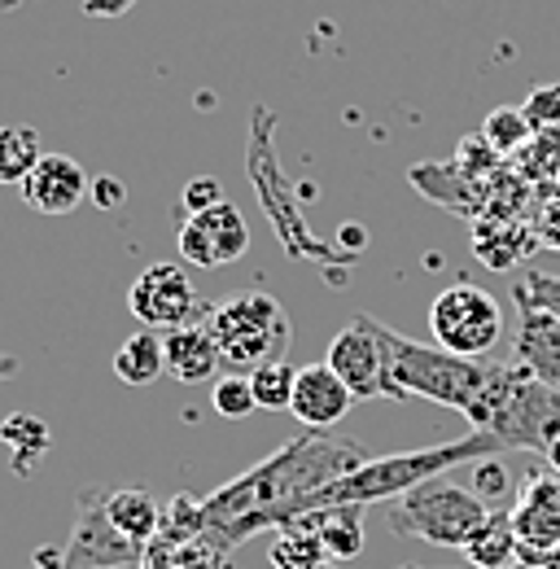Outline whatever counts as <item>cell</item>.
<instances>
[{"label": "cell", "instance_id": "obj_37", "mask_svg": "<svg viewBox=\"0 0 560 569\" xmlns=\"http://www.w3.org/2000/svg\"><path fill=\"white\" fill-rule=\"evenodd\" d=\"M13 372H18V359L0 356V381H4V377H13Z\"/></svg>", "mask_w": 560, "mask_h": 569}, {"label": "cell", "instance_id": "obj_29", "mask_svg": "<svg viewBox=\"0 0 560 569\" xmlns=\"http://www.w3.org/2000/svg\"><path fill=\"white\" fill-rule=\"evenodd\" d=\"M521 110H526V119L534 123V132H552V128H560V83L534 88L530 101H526Z\"/></svg>", "mask_w": 560, "mask_h": 569}, {"label": "cell", "instance_id": "obj_30", "mask_svg": "<svg viewBox=\"0 0 560 569\" xmlns=\"http://www.w3.org/2000/svg\"><path fill=\"white\" fill-rule=\"evenodd\" d=\"M228 198H223V184L214 180V176H198V180H189L184 189H180V211L184 214H207L214 207H223Z\"/></svg>", "mask_w": 560, "mask_h": 569}, {"label": "cell", "instance_id": "obj_31", "mask_svg": "<svg viewBox=\"0 0 560 569\" xmlns=\"http://www.w3.org/2000/svg\"><path fill=\"white\" fill-rule=\"evenodd\" d=\"M88 198H92L101 211H114V207H123L128 189H123V180H114V176H97L92 189H88Z\"/></svg>", "mask_w": 560, "mask_h": 569}, {"label": "cell", "instance_id": "obj_21", "mask_svg": "<svg viewBox=\"0 0 560 569\" xmlns=\"http://www.w3.org/2000/svg\"><path fill=\"white\" fill-rule=\"evenodd\" d=\"M110 368H114V377L119 381H128V386H149V381H158L162 372H167V351H162V333H153V329H140L132 333L114 359H110Z\"/></svg>", "mask_w": 560, "mask_h": 569}, {"label": "cell", "instance_id": "obj_17", "mask_svg": "<svg viewBox=\"0 0 560 569\" xmlns=\"http://www.w3.org/2000/svg\"><path fill=\"white\" fill-rule=\"evenodd\" d=\"M162 351H167V377H176L184 386H202V381H210L219 372V363H223L214 338H210L207 320L162 333Z\"/></svg>", "mask_w": 560, "mask_h": 569}, {"label": "cell", "instance_id": "obj_7", "mask_svg": "<svg viewBox=\"0 0 560 569\" xmlns=\"http://www.w3.org/2000/svg\"><path fill=\"white\" fill-rule=\"evenodd\" d=\"M429 333L451 356L482 359L499 347L503 333V307L482 284L456 281L429 302Z\"/></svg>", "mask_w": 560, "mask_h": 569}, {"label": "cell", "instance_id": "obj_34", "mask_svg": "<svg viewBox=\"0 0 560 569\" xmlns=\"http://www.w3.org/2000/svg\"><path fill=\"white\" fill-rule=\"evenodd\" d=\"M31 569H67L62 566V548H58V552H53V548L36 552V557H31Z\"/></svg>", "mask_w": 560, "mask_h": 569}, {"label": "cell", "instance_id": "obj_40", "mask_svg": "<svg viewBox=\"0 0 560 569\" xmlns=\"http://www.w3.org/2000/svg\"><path fill=\"white\" fill-rule=\"evenodd\" d=\"M399 569H420V566H399ZM460 569H469V566H460Z\"/></svg>", "mask_w": 560, "mask_h": 569}, {"label": "cell", "instance_id": "obj_24", "mask_svg": "<svg viewBox=\"0 0 560 569\" xmlns=\"http://www.w3.org/2000/svg\"><path fill=\"white\" fill-rule=\"evenodd\" d=\"M0 442L13 451L18 473H27L31 460L49 451V426H44L36 412H13L9 421H0Z\"/></svg>", "mask_w": 560, "mask_h": 569}, {"label": "cell", "instance_id": "obj_2", "mask_svg": "<svg viewBox=\"0 0 560 569\" xmlns=\"http://www.w3.org/2000/svg\"><path fill=\"white\" fill-rule=\"evenodd\" d=\"M503 447L490 438V433H469V438H456V442H438V447H420V451H399V456H372L363 460L359 469H350L347 478L329 482L324 491L307 496L298 503L293 517L302 512H316V508H342V503H354V508H368L377 499H399L408 496L412 487L429 482V478H442L451 473L456 465H469V460H494ZM289 517V521H293ZM284 521V526H289Z\"/></svg>", "mask_w": 560, "mask_h": 569}, {"label": "cell", "instance_id": "obj_35", "mask_svg": "<svg viewBox=\"0 0 560 569\" xmlns=\"http://www.w3.org/2000/svg\"><path fill=\"white\" fill-rule=\"evenodd\" d=\"M128 4H132V0H88V13H110V9L119 13V9H128Z\"/></svg>", "mask_w": 560, "mask_h": 569}, {"label": "cell", "instance_id": "obj_5", "mask_svg": "<svg viewBox=\"0 0 560 569\" xmlns=\"http://www.w3.org/2000/svg\"><path fill=\"white\" fill-rule=\"evenodd\" d=\"M207 329L228 368H263L284 359L293 342V325L272 293L263 289H232L207 311Z\"/></svg>", "mask_w": 560, "mask_h": 569}, {"label": "cell", "instance_id": "obj_32", "mask_svg": "<svg viewBox=\"0 0 560 569\" xmlns=\"http://www.w3.org/2000/svg\"><path fill=\"white\" fill-rule=\"evenodd\" d=\"M534 237L539 246H560V202H548L534 219Z\"/></svg>", "mask_w": 560, "mask_h": 569}, {"label": "cell", "instance_id": "obj_4", "mask_svg": "<svg viewBox=\"0 0 560 569\" xmlns=\"http://www.w3.org/2000/svg\"><path fill=\"white\" fill-rule=\"evenodd\" d=\"M372 333L381 342L386 381H390L394 403L399 399H429V403H442L451 412H469L473 399L482 395L490 377V363H482V359L451 356L442 347H420L381 320H372Z\"/></svg>", "mask_w": 560, "mask_h": 569}, {"label": "cell", "instance_id": "obj_20", "mask_svg": "<svg viewBox=\"0 0 560 569\" xmlns=\"http://www.w3.org/2000/svg\"><path fill=\"white\" fill-rule=\"evenodd\" d=\"M106 517L114 521L119 535H128L140 548H149L158 539V530H162V503L149 496V491H137V487L106 491Z\"/></svg>", "mask_w": 560, "mask_h": 569}, {"label": "cell", "instance_id": "obj_15", "mask_svg": "<svg viewBox=\"0 0 560 569\" xmlns=\"http://www.w3.org/2000/svg\"><path fill=\"white\" fill-rule=\"evenodd\" d=\"M350 403H354V395H350L347 381H342L329 363H307V368H298L289 412L307 429H333L350 412Z\"/></svg>", "mask_w": 560, "mask_h": 569}, {"label": "cell", "instance_id": "obj_36", "mask_svg": "<svg viewBox=\"0 0 560 569\" xmlns=\"http://www.w3.org/2000/svg\"><path fill=\"white\" fill-rule=\"evenodd\" d=\"M543 460H548V469H552V473H560V438L548 447V456H543Z\"/></svg>", "mask_w": 560, "mask_h": 569}, {"label": "cell", "instance_id": "obj_8", "mask_svg": "<svg viewBox=\"0 0 560 569\" xmlns=\"http://www.w3.org/2000/svg\"><path fill=\"white\" fill-rule=\"evenodd\" d=\"M128 311L140 320V329L171 333V329L207 320L210 307L202 302V293L193 289V281L184 277L180 263H149L132 281V289H128Z\"/></svg>", "mask_w": 560, "mask_h": 569}, {"label": "cell", "instance_id": "obj_18", "mask_svg": "<svg viewBox=\"0 0 560 569\" xmlns=\"http://www.w3.org/2000/svg\"><path fill=\"white\" fill-rule=\"evenodd\" d=\"M539 246V237L526 228V223H517V219H478L473 223V254L494 268V272H503V268H517V263H526V254Z\"/></svg>", "mask_w": 560, "mask_h": 569}, {"label": "cell", "instance_id": "obj_11", "mask_svg": "<svg viewBox=\"0 0 560 569\" xmlns=\"http://www.w3.org/2000/svg\"><path fill=\"white\" fill-rule=\"evenodd\" d=\"M324 363L347 381L354 399H390V381H386V359H381V342L372 333V316H354L347 329L329 342Z\"/></svg>", "mask_w": 560, "mask_h": 569}, {"label": "cell", "instance_id": "obj_22", "mask_svg": "<svg viewBox=\"0 0 560 569\" xmlns=\"http://www.w3.org/2000/svg\"><path fill=\"white\" fill-rule=\"evenodd\" d=\"M534 137H539V132H534V123L526 119L521 106H499V110H490L487 123H482V141H487L499 158H512V153L530 149Z\"/></svg>", "mask_w": 560, "mask_h": 569}, {"label": "cell", "instance_id": "obj_38", "mask_svg": "<svg viewBox=\"0 0 560 569\" xmlns=\"http://www.w3.org/2000/svg\"><path fill=\"white\" fill-rule=\"evenodd\" d=\"M320 569H338V561H324V566H320Z\"/></svg>", "mask_w": 560, "mask_h": 569}, {"label": "cell", "instance_id": "obj_39", "mask_svg": "<svg viewBox=\"0 0 560 569\" xmlns=\"http://www.w3.org/2000/svg\"><path fill=\"white\" fill-rule=\"evenodd\" d=\"M9 4H18V0H0V9H9Z\"/></svg>", "mask_w": 560, "mask_h": 569}, {"label": "cell", "instance_id": "obj_16", "mask_svg": "<svg viewBox=\"0 0 560 569\" xmlns=\"http://www.w3.org/2000/svg\"><path fill=\"white\" fill-rule=\"evenodd\" d=\"M363 512L368 508H354V503H342V508H316V512H302L293 517L289 526L280 530H307L324 543L329 561H354L363 557Z\"/></svg>", "mask_w": 560, "mask_h": 569}, {"label": "cell", "instance_id": "obj_26", "mask_svg": "<svg viewBox=\"0 0 560 569\" xmlns=\"http://www.w3.org/2000/svg\"><path fill=\"white\" fill-rule=\"evenodd\" d=\"M293 381H298V372H293L284 359L254 368V372H250L254 403H259L263 412H289V403H293Z\"/></svg>", "mask_w": 560, "mask_h": 569}, {"label": "cell", "instance_id": "obj_6", "mask_svg": "<svg viewBox=\"0 0 560 569\" xmlns=\"http://www.w3.org/2000/svg\"><path fill=\"white\" fill-rule=\"evenodd\" d=\"M487 517V499L473 487H460L456 478L442 473V478H429V482L412 487L408 496L394 499L390 530L403 539H424L433 548H464Z\"/></svg>", "mask_w": 560, "mask_h": 569}, {"label": "cell", "instance_id": "obj_25", "mask_svg": "<svg viewBox=\"0 0 560 569\" xmlns=\"http://www.w3.org/2000/svg\"><path fill=\"white\" fill-rule=\"evenodd\" d=\"M268 561L277 569H320L329 561L324 543L307 530H277L272 548H268Z\"/></svg>", "mask_w": 560, "mask_h": 569}, {"label": "cell", "instance_id": "obj_10", "mask_svg": "<svg viewBox=\"0 0 560 569\" xmlns=\"http://www.w3.org/2000/svg\"><path fill=\"white\" fill-rule=\"evenodd\" d=\"M176 241H180L184 263L207 268L210 272V268L237 263V259L250 250V223H246V214L237 211L232 202H223V207H214V211H207V214H189V219L180 223Z\"/></svg>", "mask_w": 560, "mask_h": 569}, {"label": "cell", "instance_id": "obj_14", "mask_svg": "<svg viewBox=\"0 0 560 569\" xmlns=\"http://www.w3.org/2000/svg\"><path fill=\"white\" fill-rule=\"evenodd\" d=\"M92 180L83 176L79 158L70 153H44L36 162V171L22 180V202L40 214H70L79 211V202L88 198Z\"/></svg>", "mask_w": 560, "mask_h": 569}, {"label": "cell", "instance_id": "obj_28", "mask_svg": "<svg viewBox=\"0 0 560 569\" xmlns=\"http://www.w3.org/2000/svg\"><path fill=\"white\" fill-rule=\"evenodd\" d=\"M512 293L526 298V302H534V307H543V311H552V316L560 320V277H552V272L530 268L526 277L512 281Z\"/></svg>", "mask_w": 560, "mask_h": 569}, {"label": "cell", "instance_id": "obj_1", "mask_svg": "<svg viewBox=\"0 0 560 569\" xmlns=\"http://www.w3.org/2000/svg\"><path fill=\"white\" fill-rule=\"evenodd\" d=\"M363 460H372V456L359 438H342L333 429L298 433L293 442L277 447L268 460H259L254 469H246L241 478L223 482L219 491H210L202 499V512H207L202 543L214 552H232L259 530L277 535L298 512L302 499L324 491L338 478H347Z\"/></svg>", "mask_w": 560, "mask_h": 569}, {"label": "cell", "instance_id": "obj_9", "mask_svg": "<svg viewBox=\"0 0 560 569\" xmlns=\"http://www.w3.org/2000/svg\"><path fill=\"white\" fill-rule=\"evenodd\" d=\"M67 569H144V548L114 530L106 517V491H83L74 503V526L62 548Z\"/></svg>", "mask_w": 560, "mask_h": 569}, {"label": "cell", "instance_id": "obj_41", "mask_svg": "<svg viewBox=\"0 0 560 569\" xmlns=\"http://www.w3.org/2000/svg\"><path fill=\"white\" fill-rule=\"evenodd\" d=\"M512 569H530V566H521V561H517V566H512Z\"/></svg>", "mask_w": 560, "mask_h": 569}, {"label": "cell", "instance_id": "obj_27", "mask_svg": "<svg viewBox=\"0 0 560 569\" xmlns=\"http://www.w3.org/2000/svg\"><path fill=\"white\" fill-rule=\"evenodd\" d=\"M210 408L228 421H246L259 403H254V386H250V372H223L214 377L210 386Z\"/></svg>", "mask_w": 560, "mask_h": 569}, {"label": "cell", "instance_id": "obj_13", "mask_svg": "<svg viewBox=\"0 0 560 569\" xmlns=\"http://www.w3.org/2000/svg\"><path fill=\"white\" fill-rule=\"evenodd\" d=\"M517 307V333H512V363L530 368L543 386H552L560 395V320L552 311L508 293Z\"/></svg>", "mask_w": 560, "mask_h": 569}, {"label": "cell", "instance_id": "obj_23", "mask_svg": "<svg viewBox=\"0 0 560 569\" xmlns=\"http://www.w3.org/2000/svg\"><path fill=\"white\" fill-rule=\"evenodd\" d=\"M44 158L36 128H0V184H22Z\"/></svg>", "mask_w": 560, "mask_h": 569}, {"label": "cell", "instance_id": "obj_12", "mask_svg": "<svg viewBox=\"0 0 560 569\" xmlns=\"http://www.w3.org/2000/svg\"><path fill=\"white\" fill-rule=\"evenodd\" d=\"M508 512H512V526H517V539H521L517 561L560 548V473L530 469L521 491H517V503Z\"/></svg>", "mask_w": 560, "mask_h": 569}, {"label": "cell", "instance_id": "obj_33", "mask_svg": "<svg viewBox=\"0 0 560 569\" xmlns=\"http://www.w3.org/2000/svg\"><path fill=\"white\" fill-rule=\"evenodd\" d=\"M478 487H482V491H503V487H508V469H503L499 460H478ZM482 491H478V496H482Z\"/></svg>", "mask_w": 560, "mask_h": 569}, {"label": "cell", "instance_id": "obj_19", "mask_svg": "<svg viewBox=\"0 0 560 569\" xmlns=\"http://www.w3.org/2000/svg\"><path fill=\"white\" fill-rule=\"evenodd\" d=\"M469 557V569H512L521 557V539L508 508H490V517L478 526V535L460 548Z\"/></svg>", "mask_w": 560, "mask_h": 569}, {"label": "cell", "instance_id": "obj_3", "mask_svg": "<svg viewBox=\"0 0 560 569\" xmlns=\"http://www.w3.org/2000/svg\"><path fill=\"white\" fill-rule=\"evenodd\" d=\"M464 421L478 433H490L503 451L548 456V447L560 438V395L521 363H490L487 386Z\"/></svg>", "mask_w": 560, "mask_h": 569}]
</instances>
